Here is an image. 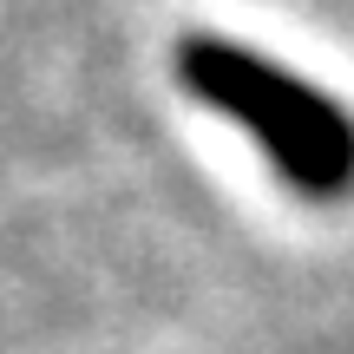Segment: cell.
I'll list each match as a JSON object with an SVG mask.
<instances>
[{
    "label": "cell",
    "mask_w": 354,
    "mask_h": 354,
    "mask_svg": "<svg viewBox=\"0 0 354 354\" xmlns=\"http://www.w3.org/2000/svg\"><path fill=\"white\" fill-rule=\"evenodd\" d=\"M171 66L197 105L223 112L243 138L263 145V158L289 190L315 203H335L354 190V112L335 92L308 86L282 59L223 33H184Z\"/></svg>",
    "instance_id": "obj_1"
}]
</instances>
